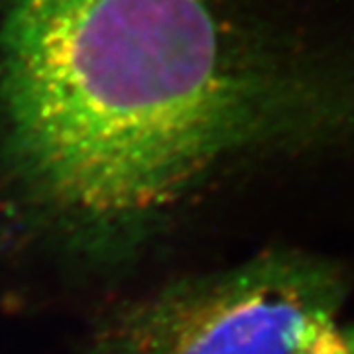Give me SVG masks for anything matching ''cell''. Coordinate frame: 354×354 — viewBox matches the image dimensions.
I'll return each mask as SVG.
<instances>
[{"label":"cell","mask_w":354,"mask_h":354,"mask_svg":"<svg viewBox=\"0 0 354 354\" xmlns=\"http://www.w3.org/2000/svg\"><path fill=\"white\" fill-rule=\"evenodd\" d=\"M346 281L329 260L274 250L127 301L87 354H295L335 321Z\"/></svg>","instance_id":"cell-2"},{"label":"cell","mask_w":354,"mask_h":354,"mask_svg":"<svg viewBox=\"0 0 354 354\" xmlns=\"http://www.w3.org/2000/svg\"><path fill=\"white\" fill-rule=\"evenodd\" d=\"M295 354H354V323L341 327L333 321L317 329Z\"/></svg>","instance_id":"cell-3"},{"label":"cell","mask_w":354,"mask_h":354,"mask_svg":"<svg viewBox=\"0 0 354 354\" xmlns=\"http://www.w3.org/2000/svg\"><path fill=\"white\" fill-rule=\"evenodd\" d=\"M290 102L223 0H0V169L77 244L142 234Z\"/></svg>","instance_id":"cell-1"}]
</instances>
